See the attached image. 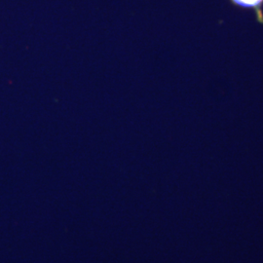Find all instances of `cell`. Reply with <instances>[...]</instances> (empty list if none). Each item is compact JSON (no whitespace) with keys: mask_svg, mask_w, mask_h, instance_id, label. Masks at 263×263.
Instances as JSON below:
<instances>
[{"mask_svg":"<svg viewBox=\"0 0 263 263\" xmlns=\"http://www.w3.org/2000/svg\"><path fill=\"white\" fill-rule=\"evenodd\" d=\"M231 1L238 6L255 10L257 20L260 23H263V14L262 11H261L263 0H231Z\"/></svg>","mask_w":263,"mask_h":263,"instance_id":"obj_1","label":"cell"}]
</instances>
